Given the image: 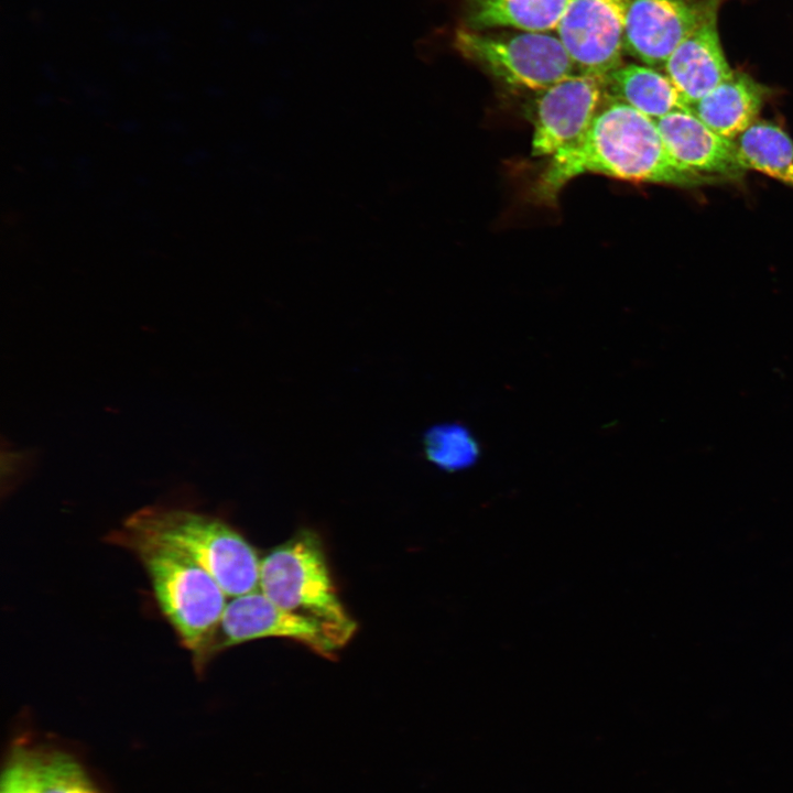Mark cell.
<instances>
[{"mask_svg": "<svg viewBox=\"0 0 793 793\" xmlns=\"http://www.w3.org/2000/svg\"><path fill=\"white\" fill-rule=\"evenodd\" d=\"M260 638L291 639L326 659H334L339 649L322 624L281 608L256 589L227 601L215 636L213 655Z\"/></svg>", "mask_w": 793, "mask_h": 793, "instance_id": "obj_7", "label": "cell"}, {"mask_svg": "<svg viewBox=\"0 0 793 793\" xmlns=\"http://www.w3.org/2000/svg\"><path fill=\"white\" fill-rule=\"evenodd\" d=\"M569 0H463L461 28L555 32Z\"/></svg>", "mask_w": 793, "mask_h": 793, "instance_id": "obj_13", "label": "cell"}, {"mask_svg": "<svg viewBox=\"0 0 793 793\" xmlns=\"http://www.w3.org/2000/svg\"><path fill=\"white\" fill-rule=\"evenodd\" d=\"M107 541L131 552L144 568L157 607L202 674L214 658L215 636L227 605L216 579L176 546L124 524Z\"/></svg>", "mask_w": 793, "mask_h": 793, "instance_id": "obj_2", "label": "cell"}, {"mask_svg": "<svg viewBox=\"0 0 793 793\" xmlns=\"http://www.w3.org/2000/svg\"><path fill=\"white\" fill-rule=\"evenodd\" d=\"M736 142L747 170L793 187V140L781 127L758 120Z\"/></svg>", "mask_w": 793, "mask_h": 793, "instance_id": "obj_15", "label": "cell"}, {"mask_svg": "<svg viewBox=\"0 0 793 793\" xmlns=\"http://www.w3.org/2000/svg\"><path fill=\"white\" fill-rule=\"evenodd\" d=\"M585 173L680 187L719 182L678 164L667 151L655 120L612 98L576 142L550 157L535 185V195L543 202H554L571 180Z\"/></svg>", "mask_w": 793, "mask_h": 793, "instance_id": "obj_1", "label": "cell"}, {"mask_svg": "<svg viewBox=\"0 0 793 793\" xmlns=\"http://www.w3.org/2000/svg\"><path fill=\"white\" fill-rule=\"evenodd\" d=\"M629 0H569L555 31L578 74L604 79L620 67Z\"/></svg>", "mask_w": 793, "mask_h": 793, "instance_id": "obj_8", "label": "cell"}, {"mask_svg": "<svg viewBox=\"0 0 793 793\" xmlns=\"http://www.w3.org/2000/svg\"><path fill=\"white\" fill-rule=\"evenodd\" d=\"M423 446L426 458L448 471L471 466L479 454L476 439L467 428L458 424L432 427L424 435Z\"/></svg>", "mask_w": 793, "mask_h": 793, "instance_id": "obj_16", "label": "cell"}, {"mask_svg": "<svg viewBox=\"0 0 793 793\" xmlns=\"http://www.w3.org/2000/svg\"><path fill=\"white\" fill-rule=\"evenodd\" d=\"M36 760V752L15 748L3 769L0 793H40Z\"/></svg>", "mask_w": 793, "mask_h": 793, "instance_id": "obj_18", "label": "cell"}, {"mask_svg": "<svg viewBox=\"0 0 793 793\" xmlns=\"http://www.w3.org/2000/svg\"><path fill=\"white\" fill-rule=\"evenodd\" d=\"M604 89V79L575 74L537 91L532 155L551 157L576 142L599 110Z\"/></svg>", "mask_w": 793, "mask_h": 793, "instance_id": "obj_9", "label": "cell"}, {"mask_svg": "<svg viewBox=\"0 0 793 793\" xmlns=\"http://www.w3.org/2000/svg\"><path fill=\"white\" fill-rule=\"evenodd\" d=\"M612 99L658 120L670 112L688 108L664 73L644 64H622L604 78Z\"/></svg>", "mask_w": 793, "mask_h": 793, "instance_id": "obj_14", "label": "cell"}, {"mask_svg": "<svg viewBox=\"0 0 793 793\" xmlns=\"http://www.w3.org/2000/svg\"><path fill=\"white\" fill-rule=\"evenodd\" d=\"M724 0H629L623 52L641 64L663 68L676 46L697 26L718 15Z\"/></svg>", "mask_w": 793, "mask_h": 793, "instance_id": "obj_6", "label": "cell"}, {"mask_svg": "<svg viewBox=\"0 0 793 793\" xmlns=\"http://www.w3.org/2000/svg\"><path fill=\"white\" fill-rule=\"evenodd\" d=\"M717 20L718 15H714L691 32L663 67L688 108L734 73L723 50Z\"/></svg>", "mask_w": 793, "mask_h": 793, "instance_id": "obj_11", "label": "cell"}, {"mask_svg": "<svg viewBox=\"0 0 793 793\" xmlns=\"http://www.w3.org/2000/svg\"><path fill=\"white\" fill-rule=\"evenodd\" d=\"M259 589L281 608L322 624L339 649L357 629L335 589L322 540L311 529L298 530L261 558Z\"/></svg>", "mask_w": 793, "mask_h": 793, "instance_id": "obj_4", "label": "cell"}, {"mask_svg": "<svg viewBox=\"0 0 793 793\" xmlns=\"http://www.w3.org/2000/svg\"><path fill=\"white\" fill-rule=\"evenodd\" d=\"M673 159L685 169L718 181L741 177L745 167L737 142L706 126L692 109H681L655 120Z\"/></svg>", "mask_w": 793, "mask_h": 793, "instance_id": "obj_10", "label": "cell"}, {"mask_svg": "<svg viewBox=\"0 0 793 793\" xmlns=\"http://www.w3.org/2000/svg\"><path fill=\"white\" fill-rule=\"evenodd\" d=\"M36 775L40 793H101L83 767L65 752L37 753Z\"/></svg>", "mask_w": 793, "mask_h": 793, "instance_id": "obj_17", "label": "cell"}, {"mask_svg": "<svg viewBox=\"0 0 793 793\" xmlns=\"http://www.w3.org/2000/svg\"><path fill=\"white\" fill-rule=\"evenodd\" d=\"M769 88L742 72H735L691 109L719 135L735 140L756 121Z\"/></svg>", "mask_w": 793, "mask_h": 793, "instance_id": "obj_12", "label": "cell"}, {"mask_svg": "<svg viewBox=\"0 0 793 793\" xmlns=\"http://www.w3.org/2000/svg\"><path fill=\"white\" fill-rule=\"evenodd\" d=\"M455 50L504 86L541 91L578 74L555 32L458 28Z\"/></svg>", "mask_w": 793, "mask_h": 793, "instance_id": "obj_5", "label": "cell"}, {"mask_svg": "<svg viewBox=\"0 0 793 793\" xmlns=\"http://www.w3.org/2000/svg\"><path fill=\"white\" fill-rule=\"evenodd\" d=\"M123 524L185 552L216 579L229 598L259 589L261 558L252 544L220 518L153 504L133 512Z\"/></svg>", "mask_w": 793, "mask_h": 793, "instance_id": "obj_3", "label": "cell"}]
</instances>
